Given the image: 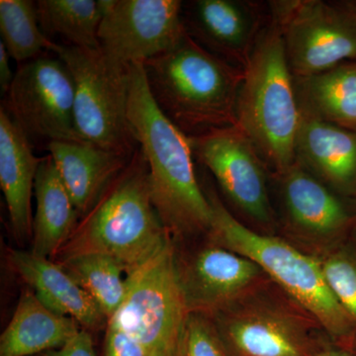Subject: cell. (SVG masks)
Masks as SVG:
<instances>
[{
	"label": "cell",
	"mask_w": 356,
	"mask_h": 356,
	"mask_svg": "<svg viewBox=\"0 0 356 356\" xmlns=\"http://www.w3.org/2000/svg\"><path fill=\"white\" fill-rule=\"evenodd\" d=\"M128 119L149 168L152 201L170 235L208 233L212 207L196 177L191 140L154 102L143 63L129 67Z\"/></svg>",
	"instance_id": "obj_1"
},
{
	"label": "cell",
	"mask_w": 356,
	"mask_h": 356,
	"mask_svg": "<svg viewBox=\"0 0 356 356\" xmlns=\"http://www.w3.org/2000/svg\"><path fill=\"white\" fill-rule=\"evenodd\" d=\"M170 242L152 201L149 168L139 147L53 261L102 254L118 262L128 275Z\"/></svg>",
	"instance_id": "obj_2"
},
{
	"label": "cell",
	"mask_w": 356,
	"mask_h": 356,
	"mask_svg": "<svg viewBox=\"0 0 356 356\" xmlns=\"http://www.w3.org/2000/svg\"><path fill=\"white\" fill-rule=\"evenodd\" d=\"M143 65L154 102L188 137L236 125L243 69L206 50L188 33Z\"/></svg>",
	"instance_id": "obj_3"
},
{
	"label": "cell",
	"mask_w": 356,
	"mask_h": 356,
	"mask_svg": "<svg viewBox=\"0 0 356 356\" xmlns=\"http://www.w3.org/2000/svg\"><path fill=\"white\" fill-rule=\"evenodd\" d=\"M301 119L294 76L280 23L273 17L259 33L238 92L236 125L252 143L264 163L280 175L296 163Z\"/></svg>",
	"instance_id": "obj_4"
},
{
	"label": "cell",
	"mask_w": 356,
	"mask_h": 356,
	"mask_svg": "<svg viewBox=\"0 0 356 356\" xmlns=\"http://www.w3.org/2000/svg\"><path fill=\"white\" fill-rule=\"evenodd\" d=\"M207 196L212 207L208 235L213 245L252 259L288 298L317 322L332 343L355 350L356 325L327 286L318 259L300 252L282 238L247 228L216 196Z\"/></svg>",
	"instance_id": "obj_5"
},
{
	"label": "cell",
	"mask_w": 356,
	"mask_h": 356,
	"mask_svg": "<svg viewBox=\"0 0 356 356\" xmlns=\"http://www.w3.org/2000/svg\"><path fill=\"white\" fill-rule=\"evenodd\" d=\"M53 53L64 60L74 79L79 139L131 158L139 145L128 119L130 65L117 64L102 49L57 44Z\"/></svg>",
	"instance_id": "obj_6"
},
{
	"label": "cell",
	"mask_w": 356,
	"mask_h": 356,
	"mask_svg": "<svg viewBox=\"0 0 356 356\" xmlns=\"http://www.w3.org/2000/svg\"><path fill=\"white\" fill-rule=\"evenodd\" d=\"M264 285L211 317L232 356L317 355L320 325L300 307L262 294Z\"/></svg>",
	"instance_id": "obj_7"
},
{
	"label": "cell",
	"mask_w": 356,
	"mask_h": 356,
	"mask_svg": "<svg viewBox=\"0 0 356 356\" xmlns=\"http://www.w3.org/2000/svg\"><path fill=\"white\" fill-rule=\"evenodd\" d=\"M126 282L125 299L107 325L130 334L152 353H175L188 312L172 242L126 275Z\"/></svg>",
	"instance_id": "obj_8"
},
{
	"label": "cell",
	"mask_w": 356,
	"mask_h": 356,
	"mask_svg": "<svg viewBox=\"0 0 356 356\" xmlns=\"http://www.w3.org/2000/svg\"><path fill=\"white\" fill-rule=\"evenodd\" d=\"M293 76H308L356 60V14L343 1L274 2Z\"/></svg>",
	"instance_id": "obj_9"
},
{
	"label": "cell",
	"mask_w": 356,
	"mask_h": 356,
	"mask_svg": "<svg viewBox=\"0 0 356 356\" xmlns=\"http://www.w3.org/2000/svg\"><path fill=\"white\" fill-rule=\"evenodd\" d=\"M74 93L64 60L40 56L18 67L2 105L30 140L83 142L74 121Z\"/></svg>",
	"instance_id": "obj_10"
},
{
	"label": "cell",
	"mask_w": 356,
	"mask_h": 356,
	"mask_svg": "<svg viewBox=\"0 0 356 356\" xmlns=\"http://www.w3.org/2000/svg\"><path fill=\"white\" fill-rule=\"evenodd\" d=\"M103 53L122 65L145 63L175 48L187 31L179 0H99Z\"/></svg>",
	"instance_id": "obj_11"
},
{
	"label": "cell",
	"mask_w": 356,
	"mask_h": 356,
	"mask_svg": "<svg viewBox=\"0 0 356 356\" xmlns=\"http://www.w3.org/2000/svg\"><path fill=\"white\" fill-rule=\"evenodd\" d=\"M193 156L216 178L242 212L261 224L271 222L264 159L236 125L189 137Z\"/></svg>",
	"instance_id": "obj_12"
},
{
	"label": "cell",
	"mask_w": 356,
	"mask_h": 356,
	"mask_svg": "<svg viewBox=\"0 0 356 356\" xmlns=\"http://www.w3.org/2000/svg\"><path fill=\"white\" fill-rule=\"evenodd\" d=\"M178 268L187 312L210 317L268 280L252 259L213 243Z\"/></svg>",
	"instance_id": "obj_13"
},
{
	"label": "cell",
	"mask_w": 356,
	"mask_h": 356,
	"mask_svg": "<svg viewBox=\"0 0 356 356\" xmlns=\"http://www.w3.org/2000/svg\"><path fill=\"white\" fill-rule=\"evenodd\" d=\"M184 22L187 33L206 50L243 69L261 33L259 13L250 3L236 0L191 1L184 7Z\"/></svg>",
	"instance_id": "obj_14"
},
{
	"label": "cell",
	"mask_w": 356,
	"mask_h": 356,
	"mask_svg": "<svg viewBox=\"0 0 356 356\" xmlns=\"http://www.w3.org/2000/svg\"><path fill=\"white\" fill-rule=\"evenodd\" d=\"M281 177L288 221L304 238L331 243L353 224L346 204L298 161Z\"/></svg>",
	"instance_id": "obj_15"
},
{
	"label": "cell",
	"mask_w": 356,
	"mask_h": 356,
	"mask_svg": "<svg viewBox=\"0 0 356 356\" xmlns=\"http://www.w3.org/2000/svg\"><path fill=\"white\" fill-rule=\"evenodd\" d=\"M296 161L321 181L346 196H356V130L302 113Z\"/></svg>",
	"instance_id": "obj_16"
},
{
	"label": "cell",
	"mask_w": 356,
	"mask_h": 356,
	"mask_svg": "<svg viewBox=\"0 0 356 356\" xmlns=\"http://www.w3.org/2000/svg\"><path fill=\"white\" fill-rule=\"evenodd\" d=\"M31 140L1 104L0 108V186L8 208L11 231L18 242L31 238V199L40 161Z\"/></svg>",
	"instance_id": "obj_17"
},
{
	"label": "cell",
	"mask_w": 356,
	"mask_h": 356,
	"mask_svg": "<svg viewBox=\"0 0 356 356\" xmlns=\"http://www.w3.org/2000/svg\"><path fill=\"white\" fill-rule=\"evenodd\" d=\"M10 262L15 273L51 311L74 318L88 332L106 329L108 318L57 262L22 250L11 252Z\"/></svg>",
	"instance_id": "obj_18"
},
{
	"label": "cell",
	"mask_w": 356,
	"mask_h": 356,
	"mask_svg": "<svg viewBox=\"0 0 356 356\" xmlns=\"http://www.w3.org/2000/svg\"><path fill=\"white\" fill-rule=\"evenodd\" d=\"M46 149L81 219L92 209L133 156L128 158L86 142L55 140L48 143Z\"/></svg>",
	"instance_id": "obj_19"
},
{
	"label": "cell",
	"mask_w": 356,
	"mask_h": 356,
	"mask_svg": "<svg viewBox=\"0 0 356 356\" xmlns=\"http://www.w3.org/2000/svg\"><path fill=\"white\" fill-rule=\"evenodd\" d=\"M36 213L31 252L53 261L79 225V213L50 154L42 158L35 178Z\"/></svg>",
	"instance_id": "obj_20"
},
{
	"label": "cell",
	"mask_w": 356,
	"mask_h": 356,
	"mask_svg": "<svg viewBox=\"0 0 356 356\" xmlns=\"http://www.w3.org/2000/svg\"><path fill=\"white\" fill-rule=\"evenodd\" d=\"M81 329L74 318L58 315L26 290L0 337V356L41 355L58 350Z\"/></svg>",
	"instance_id": "obj_21"
},
{
	"label": "cell",
	"mask_w": 356,
	"mask_h": 356,
	"mask_svg": "<svg viewBox=\"0 0 356 356\" xmlns=\"http://www.w3.org/2000/svg\"><path fill=\"white\" fill-rule=\"evenodd\" d=\"M302 113L356 130V60L308 76H294Z\"/></svg>",
	"instance_id": "obj_22"
},
{
	"label": "cell",
	"mask_w": 356,
	"mask_h": 356,
	"mask_svg": "<svg viewBox=\"0 0 356 356\" xmlns=\"http://www.w3.org/2000/svg\"><path fill=\"white\" fill-rule=\"evenodd\" d=\"M39 23L44 34L58 35L67 46L100 49L98 30L103 13L95 0H39Z\"/></svg>",
	"instance_id": "obj_23"
},
{
	"label": "cell",
	"mask_w": 356,
	"mask_h": 356,
	"mask_svg": "<svg viewBox=\"0 0 356 356\" xmlns=\"http://www.w3.org/2000/svg\"><path fill=\"white\" fill-rule=\"evenodd\" d=\"M55 262L88 293L109 321L127 293V282L123 276L125 273L120 264L102 254L76 255Z\"/></svg>",
	"instance_id": "obj_24"
},
{
	"label": "cell",
	"mask_w": 356,
	"mask_h": 356,
	"mask_svg": "<svg viewBox=\"0 0 356 356\" xmlns=\"http://www.w3.org/2000/svg\"><path fill=\"white\" fill-rule=\"evenodd\" d=\"M0 33L9 56L22 64L57 47L42 30L31 0H0Z\"/></svg>",
	"instance_id": "obj_25"
},
{
	"label": "cell",
	"mask_w": 356,
	"mask_h": 356,
	"mask_svg": "<svg viewBox=\"0 0 356 356\" xmlns=\"http://www.w3.org/2000/svg\"><path fill=\"white\" fill-rule=\"evenodd\" d=\"M318 261L327 286L356 325V250L332 248Z\"/></svg>",
	"instance_id": "obj_26"
},
{
	"label": "cell",
	"mask_w": 356,
	"mask_h": 356,
	"mask_svg": "<svg viewBox=\"0 0 356 356\" xmlns=\"http://www.w3.org/2000/svg\"><path fill=\"white\" fill-rule=\"evenodd\" d=\"M175 356H232L210 316L188 312L178 336Z\"/></svg>",
	"instance_id": "obj_27"
},
{
	"label": "cell",
	"mask_w": 356,
	"mask_h": 356,
	"mask_svg": "<svg viewBox=\"0 0 356 356\" xmlns=\"http://www.w3.org/2000/svg\"><path fill=\"white\" fill-rule=\"evenodd\" d=\"M152 351L144 344L118 327L107 325L104 356H151Z\"/></svg>",
	"instance_id": "obj_28"
},
{
	"label": "cell",
	"mask_w": 356,
	"mask_h": 356,
	"mask_svg": "<svg viewBox=\"0 0 356 356\" xmlns=\"http://www.w3.org/2000/svg\"><path fill=\"white\" fill-rule=\"evenodd\" d=\"M40 356H95L90 332L81 329L62 348L47 351Z\"/></svg>",
	"instance_id": "obj_29"
},
{
	"label": "cell",
	"mask_w": 356,
	"mask_h": 356,
	"mask_svg": "<svg viewBox=\"0 0 356 356\" xmlns=\"http://www.w3.org/2000/svg\"><path fill=\"white\" fill-rule=\"evenodd\" d=\"M8 51H7L4 44L0 41V90H1V95L6 96L10 89L11 84L14 79L13 70L10 67V58Z\"/></svg>",
	"instance_id": "obj_30"
},
{
	"label": "cell",
	"mask_w": 356,
	"mask_h": 356,
	"mask_svg": "<svg viewBox=\"0 0 356 356\" xmlns=\"http://www.w3.org/2000/svg\"><path fill=\"white\" fill-rule=\"evenodd\" d=\"M316 356H356L355 350L332 343L327 339L321 344Z\"/></svg>",
	"instance_id": "obj_31"
},
{
	"label": "cell",
	"mask_w": 356,
	"mask_h": 356,
	"mask_svg": "<svg viewBox=\"0 0 356 356\" xmlns=\"http://www.w3.org/2000/svg\"><path fill=\"white\" fill-rule=\"evenodd\" d=\"M344 6L348 7L350 11L356 14V0H351V1H343Z\"/></svg>",
	"instance_id": "obj_32"
},
{
	"label": "cell",
	"mask_w": 356,
	"mask_h": 356,
	"mask_svg": "<svg viewBox=\"0 0 356 356\" xmlns=\"http://www.w3.org/2000/svg\"><path fill=\"white\" fill-rule=\"evenodd\" d=\"M151 356H175V353H168V351H154Z\"/></svg>",
	"instance_id": "obj_33"
},
{
	"label": "cell",
	"mask_w": 356,
	"mask_h": 356,
	"mask_svg": "<svg viewBox=\"0 0 356 356\" xmlns=\"http://www.w3.org/2000/svg\"><path fill=\"white\" fill-rule=\"evenodd\" d=\"M355 355H356V343H355Z\"/></svg>",
	"instance_id": "obj_34"
}]
</instances>
